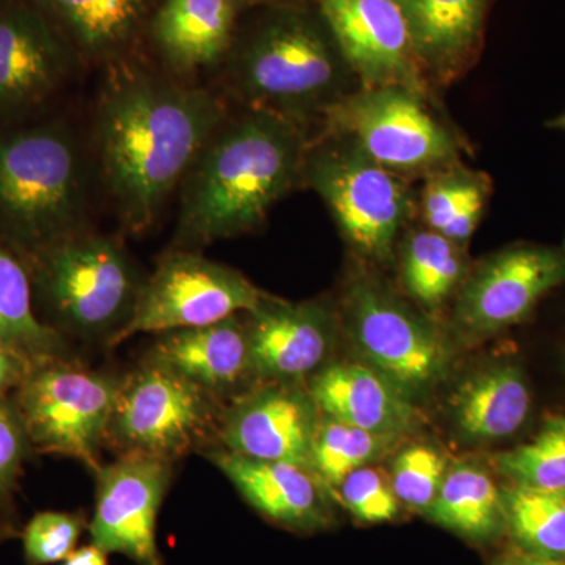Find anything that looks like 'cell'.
I'll use <instances>...</instances> for the list:
<instances>
[{
	"mask_svg": "<svg viewBox=\"0 0 565 565\" xmlns=\"http://www.w3.org/2000/svg\"><path fill=\"white\" fill-rule=\"evenodd\" d=\"M321 418L310 390L288 382H256L225 404L217 446L252 459L310 468Z\"/></svg>",
	"mask_w": 565,
	"mask_h": 565,
	"instance_id": "9a60e30c",
	"label": "cell"
},
{
	"mask_svg": "<svg viewBox=\"0 0 565 565\" xmlns=\"http://www.w3.org/2000/svg\"><path fill=\"white\" fill-rule=\"evenodd\" d=\"M345 327L374 371L414 397L441 379L448 348L440 332L370 275H359L344 294Z\"/></svg>",
	"mask_w": 565,
	"mask_h": 565,
	"instance_id": "30bf717a",
	"label": "cell"
},
{
	"mask_svg": "<svg viewBox=\"0 0 565 565\" xmlns=\"http://www.w3.org/2000/svg\"><path fill=\"white\" fill-rule=\"evenodd\" d=\"M310 394L321 415L370 433L394 438L415 426L411 397L370 366L322 367L311 379Z\"/></svg>",
	"mask_w": 565,
	"mask_h": 565,
	"instance_id": "ffe728a7",
	"label": "cell"
},
{
	"mask_svg": "<svg viewBox=\"0 0 565 565\" xmlns=\"http://www.w3.org/2000/svg\"><path fill=\"white\" fill-rule=\"evenodd\" d=\"M147 359L177 371L223 403L250 388L253 375L245 313L210 326L156 334Z\"/></svg>",
	"mask_w": 565,
	"mask_h": 565,
	"instance_id": "d6986e66",
	"label": "cell"
},
{
	"mask_svg": "<svg viewBox=\"0 0 565 565\" xmlns=\"http://www.w3.org/2000/svg\"><path fill=\"white\" fill-rule=\"evenodd\" d=\"M490 0H397L424 73L455 79L482 35Z\"/></svg>",
	"mask_w": 565,
	"mask_h": 565,
	"instance_id": "44dd1931",
	"label": "cell"
},
{
	"mask_svg": "<svg viewBox=\"0 0 565 565\" xmlns=\"http://www.w3.org/2000/svg\"><path fill=\"white\" fill-rule=\"evenodd\" d=\"M87 170L61 120L0 129V244L18 256L85 230Z\"/></svg>",
	"mask_w": 565,
	"mask_h": 565,
	"instance_id": "3957f363",
	"label": "cell"
},
{
	"mask_svg": "<svg viewBox=\"0 0 565 565\" xmlns=\"http://www.w3.org/2000/svg\"><path fill=\"white\" fill-rule=\"evenodd\" d=\"M360 87L322 18L281 7L264 18L230 70V88L247 107L308 125Z\"/></svg>",
	"mask_w": 565,
	"mask_h": 565,
	"instance_id": "5b68a950",
	"label": "cell"
},
{
	"mask_svg": "<svg viewBox=\"0 0 565 565\" xmlns=\"http://www.w3.org/2000/svg\"><path fill=\"white\" fill-rule=\"evenodd\" d=\"M302 184L321 196L345 241L364 258H393L416 202L411 181L374 161L349 137L322 131L308 145Z\"/></svg>",
	"mask_w": 565,
	"mask_h": 565,
	"instance_id": "8992f818",
	"label": "cell"
},
{
	"mask_svg": "<svg viewBox=\"0 0 565 565\" xmlns=\"http://www.w3.org/2000/svg\"><path fill=\"white\" fill-rule=\"evenodd\" d=\"M446 470L448 467L444 457L434 448L411 446L394 460L393 492L399 503L427 514L444 482Z\"/></svg>",
	"mask_w": 565,
	"mask_h": 565,
	"instance_id": "d6a6232c",
	"label": "cell"
},
{
	"mask_svg": "<svg viewBox=\"0 0 565 565\" xmlns=\"http://www.w3.org/2000/svg\"><path fill=\"white\" fill-rule=\"evenodd\" d=\"M490 193V178L459 162L424 178L416 211L426 228L463 247L484 215Z\"/></svg>",
	"mask_w": 565,
	"mask_h": 565,
	"instance_id": "d4e9b609",
	"label": "cell"
},
{
	"mask_svg": "<svg viewBox=\"0 0 565 565\" xmlns=\"http://www.w3.org/2000/svg\"><path fill=\"white\" fill-rule=\"evenodd\" d=\"M531 408L525 375L511 363L479 371L457 388L452 418L465 438L492 441L523 426Z\"/></svg>",
	"mask_w": 565,
	"mask_h": 565,
	"instance_id": "603a6c76",
	"label": "cell"
},
{
	"mask_svg": "<svg viewBox=\"0 0 565 565\" xmlns=\"http://www.w3.org/2000/svg\"><path fill=\"white\" fill-rule=\"evenodd\" d=\"M0 345L32 364L74 356L65 338L41 321L33 302L28 267L0 244Z\"/></svg>",
	"mask_w": 565,
	"mask_h": 565,
	"instance_id": "cb8c5ba5",
	"label": "cell"
},
{
	"mask_svg": "<svg viewBox=\"0 0 565 565\" xmlns=\"http://www.w3.org/2000/svg\"><path fill=\"white\" fill-rule=\"evenodd\" d=\"M236 10L232 0H163L152 21L163 58L181 73L217 65L232 46Z\"/></svg>",
	"mask_w": 565,
	"mask_h": 565,
	"instance_id": "7402d4cb",
	"label": "cell"
},
{
	"mask_svg": "<svg viewBox=\"0 0 565 565\" xmlns=\"http://www.w3.org/2000/svg\"><path fill=\"white\" fill-rule=\"evenodd\" d=\"M564 285V247L512 245L489 256L463 282L456 302L457 327L476 338L503 332Z\"/></svg>",
	"mask_w": 565,
	"mask_h": 565,
	"instance_id": "4fadbf2b",
	"label": "cell"
},
{
	"mask_svg": "<svg viewBox=\"0 0 565 565\" xmlns=\"http://www.w3.org/2000/svg\"><path fill=\"white\" fill-rule=\"evenodd\" d=\"M234 6H259V3H281L286 0H232Z\"/></svg>",
	"mask_w": 565,
	"mask_h": 565,
	"instance_id": "ab89813d",
	"label": "cell"
},
{
	"mask_svg": "<svg viewBox=\"0 0 565 565\" xmlns=\"http://www.w3.org/2000/svg\"><path fill=\"white\" fill-rule=\"evenodd\" d=\"M203 456L228 478L256 512L275 525L311 533L329 523L321 481L310 468L252 459L218 446Z\"/></svg>",
	"mask_w": 565,
	"mask_h": 565,
	"instance_id": "ac0fdd59",
	"label": "cell"
},
{
	"mask_svg": "<svg viewBox=\"0 0 565 565\" xmlns=\"http://www.w3.org/2000/svg\"><path fill=\"white\" fill-rule=\"evenodd\" d=\"M360 87L408 88L430 96L397 0H316Z\"/></svg>",
	"mask_w": 565,
	"mask_h": 565,
	"instance_id": "5bb4252c",
	"label": "cell"
},
{
	"mask_svg": "<svg viewBox=\"0 0 565 565\" xmlns=\"http://www.w3.org/2000/svg\"><path fill=\"white\" fill-rule=\"evenodd\" d=\"M401 277L416 302L438 308L463 280L462 247L433 230H412L401 253Z\"/></svg>",
	"mask_w": 565,
	"mask_h": 565,
	"instance_id": "83f0119b",
	"label": "cell"
},
{
	"mask_svg": "<svg viewBox=\"0 0 565 565\" xmlns=\"http://www.w3.org/2000/svg\"><path fill=\"white\" fill-rule=\"evenodd\" d=\"M497 465L514 486L565 490V418L548 419L533 441L503 452Z\"/></svg>",
	"mask_w": 565,
	"mask_h": 565,
	"instance_id": "4dcf8cb0",
	"label": "cell"
},
{
	"mask_svg": "<svg viewBox=\"0 0 565 565\" xmlns=\"http://www.w3.org/2000/svg\"><path fill=\"white\" fill-rule=\"evenodd\" d=\"M390 438L322 415L311 452V471L322 486L337 489L352 471L375 459Z\"/></svg>",
	"mask_w": 565,
	"mask_h": 565,
	"instance_id": "f546056e",
	"label": "cell"
},
{
	"mask_svg": "<svg viewBox=\"0 0 565 565\" xmlns=\"http://www.w3.org/2000/svg\"><path fill=\"white\" fill-rule=\"evenodd\" d=\"M308 125L247 107L212 134L181 184L177 248L250 233L302 184Z\"/></svg>",
	"mask_w": 565,
	"mask_h": 565,
	"instance_id": "7a4b0ae2",
	"label": "cell"
},
{
	"mask_svg": "<svg viewBox=\"0 0 565 565\" xmlns=\"http://www.w3.org/2000/svg\"><path fill=\"white\" fill-rule=\"evenodd\" d=\"M497 565H565V559H553V557L531 555V553L516 548L514 552L505 553V555L498 561Z\"/></svg>",
	"mask_w": 565,
	"mask_h": 565,
	"instance_id": "74e56055",
	"label": "cell"
},
{
	"mask_svg": "<svg viewBox=\"0 0 565 565\" xmlns=\"http://www.w3.org/2000/svg\"><path fill=\"white\" fill-rule=\"evenodd\" d=\"M504 523L523 552L565 559V490L512 484L503 492Z\"/></svg>",
	"mask_w": 565,
	"mask_h": 565,
	"instance_id": "f1b7e54d",
	"label": "cell"
},
{
	"mask_svg": "<svg viewBox=\"0 0 565 565\" xmlns=\"http://www.w3.org/2000/svg\"><path fill=\"white\" fill-rule=\"evenodd\" d=\"M550 128L557 129V131L565 132V110L555 120L548 122Z\"/></svg>",
	"mask_w": 565,
	"mask_h": 565,
	"instance_id": "60d3db41",
	"label": "cell"
},
{
	"mask_svg": "<svg viewBox=\"0 0 565 565\" xmlns=\"http://www.w3.org/2000/svg\"><path fill=\"white\" fill-rule=\"evenodd\" d=\"M338 497L349 512L364 523H384L399 511V500L393 492L392 482L381 471L362 467L352 471L337 487Z\"/></svg>",
	"mask_w": 565,
	"mask_h": 565,
	"instance_id": "e575fe53",
	"label": "cell"
},
{
	"mask_svg": "<svg viewBox=\"0 0 565 565\" xmlns=\"http://www.w3.org/2000/svg\"><path fill=\"white\" fill-rule=\"evenodd\" d=\"M33 364L6 345H0V397L11 396Z\"/></svg>",
	"mask_w": 565,
	"mask_h": 565,
	"instance_id": "d590c367",
	"label": "cell"
},
{
	"mask_svg": "<svg viewBox=\"0 0 565 565\" xmlns=\"http://www.w3.org/2000/svg\"><path fill=\"white\" fill-rule=\"evenodd\" d=\"M427 516L452 533L487 541L505 526L503 492L481 467L457 463L446 470Z\"/></svg>",
	"mask_w": 565,
	"mask_h": 565,
	"instance_id": "484cf974",
	"label": "cell"
},
{
	"mask_svg": "<svg viewBox=\"0 0 565 565\" xmlns=\"http://www.w3.org/2000/svg\"><path fill=\"white\" fill-rule=\"evenodd\" d=\"M20 258L41 321L68 343L117 345L147 278L120 241L82 230Z\"/></svg>",
	"mask_w": 565,
	"mask_h": 565,
	"instance_id": "277c9868",
	"label": "cell"
},
{
	"mask_svg": "<svg viewBox=\"0 0 565 565\" xmlns=\"http://www.w3.org/2000/svg\"><path fill=\"white\" fill-rule=\"evenodd\" d=\"M225 404L184 375L145 356L122 377L106 446L117 455L178 462L217 446Z\"/></svg>",
	"mask_w": 565,
	"mask_h": 565,
	"instance_id": "52a82bcc",
	"label": "cell"
},
{
	"mask_svg": "<svg viewBox=\"0 0 565 565\" xmlns=\"http://www.w3.org/2000/svg\"><path fill=\"white\" fill-rule=\"evenodd\" d=\"M70 62L43 11L0 6V121L20 120L50 102L68 77Z\"/></svg>",
	"mask_w": 565,
	"mask_h": 565,
	"instance_id": "2e32d148",
	"label": "cell"
},
{
	"mask_svg": "<svg viewBox=\"0 0 565 565\" xmlns=\"http://www.w3.org/2000/svg\"><path fill=\"white\" fill-rule=\"evenodd\" d=\"M32 452L13 397H0V509L10 519L25 460Z\"/></svg>",
	"mask_w": 565,
	"mask_h": 565,
	"instance_id": "836d02e7",
	"label": "cell"
},
{
	"mask_svg": "<svg viewBox=\"0 0 565 565\" xmlns=\"http://www.w3.org/2000/svg\"><path fill=\"white\" fill-rule=\"evenodd\" d=\"M82 51L109 55L139 28L150 0H36Z\"/></svg>",
	"mask_w": 565,
	"mask_h": 565,
	"instance_id": "4316f807",
	"label": "cell"
},
{
	"mask_svg": "<svg viewBox=\"0 0 565 565\" xmlns=\"http://www.w3.org/2000/svg\"><path fill=\"white\" fill-rule=\"evenodd\" d=\"M228 117L206 88L115 68L104 84L95 120L98 166L122 228L154 226L200 151Z\"/></svg>",
	"mask_w": 565,
	"mask_h": 565,
	"instance_id": "6da1fadb",
	"label": "cell"
},
{
	"mask_svg": "<svg viewBox=\"0 0 565 565\" xmlns=\"http://www.w3.org/2000/svg\"><path fill=\"white\" fill-rule=\"evenodd\" d=\"M61 565H109V555L90 542L88 545L74 550Z\"/></svg>",
	"mask_w": 565,
	"mask_h": 565,
	"instance_id": "8d00e7d4",
	"label": "cell"
},
{
	"mask_svg": "<svg viewBox=\"0 0 565 565\" xmlns=\"http://www.w3.org/2000/svg\"><path fill=\"white\" fill-rule=\"evenodd\" d=\"M87 530L84 512H36L21 533L25 565L63 563Z\"/></svg>",
	"mask_w": 565,
	"mask_h": 565,
	"instance_id": "1f68e13d",
	"label": "cell"
},
{
	"mask_svg": "<svg viewBox=\"0 0 565 565\" xmlns=\"http://www.w3.org/2000/svg\"><path fill=\"white\" fill-rule=\"evenodd\" d=\"M322 126L408 181L462 162L463 141L438 118L430 96L396 85L356 88L327 110Z\"/></svg>",
	"mask_w": 565,
	"mask_h": 565,
	"instance_id": "ba28073f",
	"label": "cell"
},
{
	"mask_svg": "<svg viewBox=\"0 0 565 565\" xmlns=\"http://www.w3.org/2000/svg\"><path fill=\"white\" fill-rule=\"evenodd\" d=\"M173 465L143 455H120L93 471L95 508L88 520L93 545L134 565H163L158 516L172 486Z\"/></svg>",
	"mask_w": 565,
	"mask_h": 565,
	"instance_id": "7c38bea8",
	"label": "cell"
},
{
	"mask_svg": "<svg viewBox=\"0 0 565 565\" xmlns=\"http://www.w3.org/2000/svg\"><path fill=\"white\" fill-rule=\"evenodd\" d=\"M264 292L233 267L193 250L167 253L145 278L139 303L117 344L134 334H159L250 313Z\"/></svg>",
	"mask_w": 565,
	"mask_h": 565,
	"instance_id": "8fae6325",
	"label": "cell"
},
{
	"mask_svg": "<svg viewBox=\"0 0 565 565\" xmlns=\"http://www.w3.org/2000/svg\"><path fill=\"white\" fill-rule=\"evenodd\" d=\"M245 323L256 382L299 384L332 351L333 315L321 302H285L264 294Z\"/></svg>",
	"mask_w": 565,
	"mask_h": 565,
	"instance_id": "e0dca14e",
	"label": "cell"
},
{
	"mask_svg": "<svg viewBox=\"0 0 565 565\" xmlns=\"http://www.w3.org/2000/svg\"><path fill=\"white\" fill-rule=\"evenodd\" d=\"M563 247L565 248V239H564V245H563Z\"/></svg>",
	"mask_w": 565,
	"mask_h": 565,
	"instance_id": "b9f144b4",
	"label": "cell"
},
{
	"mask_svg": "<svg viewBox=\"0 0 565 565\" xmlns=\"http://www.w3.org/2000/svg\"><path fill=\"white\" fill-rule=\"evenodd\" d=\"M13 535H17V527H14L10 516L0 515V544L7 539L13 537Z\"/></svg>",
	"mask_w": 565,
	"mask_h": 565,
	"instance_id": "f35d334b",
	"label": "cell"
},
{
	"mask_svg": "<svg viewBox=\"0 0 565 565\" xmlns=\"http://www.w3.org/2000/svg\"><path fill=\"white\" fill-rule=\"evenodd\" d=\"M122 377L92 370L76 356L33 364L11 394L33 452L71 457L98 470Z\"/></svg>",
	"mask_w": 565,
	"mask_h": 565,
	"instance_id": "9c48e42d",
	"label": "cell"
}]
</instances>
